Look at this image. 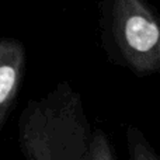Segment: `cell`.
I'll return each mask as SVG.
<instances>
[{"mask_svg":"<svg viewBox=\"0 0 160 160\" xmlns=\"http://www.w3.org/2000/svg\"><path fill=\"white\" fill-rule=\"evenodd\" d=\"M114 25L117 41L136 70H160V25L141 0H115Z\"/></svg>","mask_w":160,"mask_h":160,"instance_id":"1","label":"cell"},{"mask_svg":"<svg viewBox=\"0 0 160 160\" xmlns=\"http://www.w3.org/2000/svg\"><path fill=\"white\" fill-rule=\"evenodd\" d=\"M24 66V53L14 41H3L0 44V125L10 108Z\"/></svg>","mask_w":160,"mask_h":160,"instance_id":"2","label":"cell"},{"mask_svg":"<svg viewBox=\"0 0 160 160\" xmlns=\"http://www.w3.org/2000/svg\"><path fill=\"white\" fill-rule=\"evenodd\" d=\"M132 152H133V160H159L148 148H145L143 145L136 143L135 146L132 148Z\"/></svg>","mask_w":160,"mask_h":160,"instance_id":"3","label":"cell"}]
</instances>
